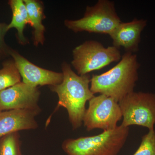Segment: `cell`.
Instances as JSON below:
<instances>
[{
    "label": "cell",
    "instance_id": "6da1fadb",
    "mask_svg": "<svg viewBox=\"0 0 155 155\" xmlns=\"http://www.w3.org/2000/svg\"><path fill=\"white\" fill-rule=\"evenodd\" d=\"M62 82L49 87L58 95V107L67 110L72 130H76L83 125L87 102L95 96L89 86L91 77L89 74L78 75L66 62L62 64Z\"/></svg>",
    "mask_w": 155,
    "mask_h": 155
},
{
    "label": "cell",
    "instance_id": "7a4b0ae2",
    "mask_svg": "<svg viewBox=\"0 0 155 155\" xmlns=\"http://www.w3.org/2000/svg\"><path fill=\"white\" fill-rule=\"evenodd\" d=\"M140 67L137 55L126 52L112 69L100 75H92L91 91L94 95H104L119 103L134 91L138 80Z\"/></svg>",
    "mask_w": 155,
    "mask_h": 155
},
{
    "label": "cell",
    "instance_id": "3957f363",
    "mask_svg": "<svg viewBox=\"0 0 155 155\" xmlns=\"http://www.w3.org/2000/svg\"><path fill=\"white\" fill-rule=\"evenodd\" d=\"M129 134V127L120 125L97 135L67 139L62 148L67 155H118Z\"/></svg>",
    "mask_w": 155,
    "mask_h": 155
},
{
    "label": "cell",
    "instance_id": "277c9868",
    "mask_svg": "<svg viewBox=\"0 0 155 155\" xmlns=\"http://www.w3.org/2000/svg\"><path fill=\"white\" fill-rule=\"evenodd\" d=\"M122 22L116 13L114 2L99 0L94 5L87 7L82 18L66 19L64 24L75 33L87 31L109 35Z\"/></svg>",
    "mask_w": 155,
    "mask_h": 155
},
{
    "label": "cell",
    "instance_id": "5b68a950",
    "mask_svg": "<svg viewBox=\"0 0 155 155\" xmlns=\"http://www.w3.org/2000/svg\"><path fill=\"white\" fill-rule=\"evenodd\" d=\"M72 67L78 75H83L99 70L122 58L119 49L114 46L105 48L101 42L86 41L72 51Z\"/></svg>",
    "mask_w": 155,
    "mask_h": 155
},
{
    "label": "cell",
    "instance_id": "8992f818",
    "mask_svg": "<svg viewBox=\"0 0 155 155\" xmlns=\"http://www.w3.org/2000/svg\"><path fill=\"white\" fill-rule=\"evenodd\" d=\"M119 104L122 115V126L135 125L147 127L149 130L154 129L155 94L133 91Z\"/></svg>",
    "mask_w": 155,
    "mask_h": 155
},
{
    "label": "cell",
    "instance_id": "52a82bcc",
    "mask_svg": "<svg viewBox=\"0 0 155 155\" xmlns=\"http://www.w3.org/2000/svg\"><path fill=\"white\" fill-rule=\"evenodd\" d=\"M83 124L88 131L95 129L113 130L122 119L119 103L104 95L94 96L88 101Z\"/></svg>",
    "mask_w": 155,
    "mask_h": 155
},
{
    "label": "cell",
    "instance_id": "ba28073f",
    "mask_svg": "<svg viewBox=\"0 0 155 155\" xmlns=\"http://www.w3.org/2000/svg\"><path fill=\"white\" fill-rule=\"evenodd\" d=\"M41 92L38 87L19 82L0 92L1 111L41 110L38 104Z\"/></svg>",
    "mask_w": 155,
    "mask_h": 155
},
{
    "label": "cell",
    "instance_id": "9c48e42d",
    "mask_svg": "<svg viewBox=\"0 0 155 155\" xmlns=\"http://www.w3.org/2000/svg\"><path fill=\"white\" fill-rule=\"evenodd\" d=\"M10 54L14 59L23 83L38 87L57 85L63 81L64 75L62 72H54L36 66L16 51H11Z\"/></svg>",
    "mask_w": 155,
    "mask_h": 155
},
{
    "label": "cell",
    "instance_id": "30bf717a",
    "mask_svg": "<svg viewBox=\"0 0 155 155\" xmlns=\"http://www.w3.org/2000/svg\"><path fill=\"white\" fill-rule=\"evenodd\" d=\"M147 19L134 18L129 22H122L110 35L114 46L123 48L126 52L133 53L139 51L141 34L147 26Z\"/></svg>",
    "mask_w": 155,
    "mask_h": 155
},
{
    "label": "cell",
    "instance_id": "8fae6325",
    "mask_svg": "<svg viewBox=\"0 0 155 155\" xmlns=\"http://www.w3.org/2000/svg\"><path fill=\"white\" fill-rule=\"evenodd\" d=\"M41 112L27 110L0 112V139L14 132L36 129L38 125L36 117Z\"/></svg>",
    "mask_w": 155,
    "mask_h": 155
},
{
    "label": "cell",
    "instance_id": "7c38bea8",
    "mask_svg": "<svg viewBox=\"0 0 155 155\" xmlns=\"http://www.w3.org/2000/svg\"><path fill=\"white\" fill-rule=\"evenodd\" d=\"M30 20V25L32 28L33 44L37 46L43 45L45 41V28L42 23L45 18L44 8L41 1L36 0H23Z\"/></svg>",
    "mask_w": 155,
    "mask_h": 155
},
{
    "label": "cell",
    "instance_id": "4fadbf2b",
    "mask_svg": "<svg viewBox=\"0 0 155 155\" xmlns=\"http://www.w3.org/2000/svg\"><path fill=\"white\" fill-rule=\"evenodd\" d=\"M12 11L11 22L7 26V30L14 28L17 31V38L19 43L22 45L28 43V40L24 35L26 25H30V20L26 6L23 0H11L9 2Z\"/></svg>",
    "mask_w": 155,
    "mask_h": 155
},
{
    "label": "cell",
    "instance_id": "5bb4252c",
    "mask_svg": "<svg viewBox=\"0 0 155 155\" xmlns=\"http://www.w3.org/2000/svg\"><path fill=\"white\" fill-rule=\"evenodd\" d=\"M21 79L14 61L5 62L0 69V92L21 82Z\"/></svg>",
    "mask_w": 155,
    "mask_h": 155
},
{
    "label": "cell",
    "instance_id": "9a60e30c",
    "mask_svg": "<svg viewBox=\"0 0 155 155\" xmlns=\"http://www.w3.org/2000/svg\"><path fill=\"white\" fill-rule=\"evenodd\" d=\"M0 155H22L19 132L10 134L0 139Z\"/></svg>",
    "mask_w": 155,
    "mask_h": 155
},
{
    "label": "cell",
    "instance_id": "2e32d148",
    "mask_svg": "<svg viewBox=\"0 0 155 155\" xmlns=\"http://www.w3.org/2000/svg\"><path fill=\"white\" fill-rule=\"evenodd\" d=\"M133 155H155V130H149L142 137L139 147Z\"/></svg>",
    "mask_w": 155,
    "mask_h": 155
},
{
    "label": "cell",
    "instance_id": "e0dca14e",
    "mask_svg": "<svg viewBox=\"0 0 155 155\" xmlns=\"http://www.w3.org/2000/svg\"><path fill=\"white\" fill-rule=\"evenodd\" d=\"M8 25L5 23H0V51H4L5 49V44L4 41V37L7 33Z\"/></svg>",
    "mask_w": 155,
    "mask_h": 155
},
{
    "label": "cell",
    "instance_id": "ac0fdd59",
    "mask_svg": "<svg viewBox=\"0 0 155 155\" xmlns=\"http://www.w3.org/2000/svg\"><path fill=\"white\" fill-rule=\"evenodd\" d=\"M2 52V51H0V53Z\"/></svg>",
    "mask_w": 155,
    "mask_h": 155
},
{
    "label": "cell",
    "instance_id": "d6986e66",
    "mask_svg": "<svg viewBox=\"0 0 155 155\" xmlns=\"http://www.w3.org/2000/svg\"><path fill=\"white\" fill-rule=\"evenodd\" d=\"M0 112H2V111H1V109H0Z\"/></svg>",
    "mask_w": 155,
    "mask_h": 155
}]
</instances>
